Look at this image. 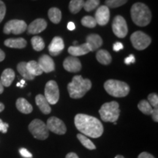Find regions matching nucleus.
<instances>
[{"mask_svg":"<svg viewBox=\"0 0 158 158\" xmlns=\"http://www.w3.org/2000/svg\"><path fill=\"white\" fill-rule=\"evenodd\" d=\"M77 138H78L79 141L81 143L82 145L85 148H86V149L90 150H94L96 149V146L93 143V142L89 139L86 135H83V134H78L77 135Z\"/></svg>","mask_w":158,"mask_h":158,"instance_id":"cd10ccee","label":"nucleus"},{"mask_svg":"<svg viewBox=\"0 0 158 158\" xmlns=\"http://www.w3.org/2000/svg\"><path fill=\"white\" fill-rule=\"evenodd\" d=\"M20 155L22 156L24 158H31L32 157V154L29 152L25 148H21L19 149Z\"/></svg>","mask_w":158,"mask_h":158,"instance_id":"c9c22d12","label":"nucleus"},{"mask_svg":"<svg viewBox=\"0 0 158 158\" xmlns=\"http://www.w3.org/2000/svg\"><path fill=\"white\" fill-rule=\"evenodd\" d=\"M96 23L100 26H105L108 23L110 19V11L107 6L102 5L99 7L95 13Z\"/></svg>","mask_w":158,"mask_h":158,"instance_id":"f8f14e48","label":"nucleus"},{"mask_svg":"<svg viewBox=\"0 0 158 158\" xmlns=\"http://www.w3.org/2000/svg\"><path fill=\"white\" fill-rule=\"evenodd\" d=\"M47 27V22L43 19H37L32 21L29 27H27V31L29 34L36 35L42 32Z\"/></svg>","mask_w":158,"mask_h":158,"instance_id":"2eb2a0df","label":"nucleus"},{"mask_svg":"<svg viewBox=\"0 0 158 158\" xmlns=\"http://www.w3.org/2000/svg\"><path fill=\"white\" fill-rule=\"evenodd\" d=\"M17 70L19 71V73L21 74V76L23 77L24 79L27 80H33L35 78V77L29 73L28 70L27 68V62H20L19 64L17 65Z\"/></svg>","mask_w":158,"mask_h":158,"instance_id":"393cba45","label":"nucleus"},{"mask_svg":"<svg viewBox=\"0 0 158 158\" xmlns=\"http://www.w3.org/2000/svg\"><path fill=\"white\" fill-rule=\"evenodd\" d=\"M133 22L139 27L147 26L151 21L152 13L149 7L141 2L135 3L130 10Z\"/></svg>","mask_w":158,"mask_h":158,"instance_id":"7ed1b4c3","label":"nucleus"},{"mask_svg":"<svg viewBox=\"0 0 158 158\" xmlns=\"http://www.w3.org/2000/svg\"><path fill=\"white\" fill-rule=\"evenodd\" d=\"M3 91H4V86H3L2 84L1 81H0V94L2 93Z\"/></svg>","mask_w":158,"mask_h":158,"instance_id":"49530a36","label":"nucleus"},{"mask_svg":"<svg viewBox=\"0 0 158 158\" xmlns=\"http://www.w3.org/2000/svg\"><path fill=\"white\" fill-rule=\"evenodd\" d=\"M15 78V72L13 70H12L10 68L5 69L3 71L2 74L1 76V82L3 86H6V87H8L13 83V80Z\"/></svg>","mask_w":158,"mask_h":158,"instance_id":"412c9836","label":"nucleus"},{"mask_svg":"<svg viewBox=\"0 0 158 158\" xmlns=\"http://www.w3.org/2000/svg\"><path fill=\"white\" fill-rule=\"evenodd\" d=\"M75 125L83 135L97 138L103 133L104 129L101 122L94 116L78 114L75 116Z\"/></svg>","mask_w":158,"mask_h":158,"instance_id":"f257e3e1","label":"nucleus"},{"mask_svg":"<svg viewBox=\"0 0 158 158\" xmlns=\"http://www.w3.org/2000/svg\"><path fill=\"white\" fill-rule=\"evenodd\" d=\"M64 48V41L60 37H55L48 46V51L51 56H58Z\"/></svg>","mask_w":158,"mask_h":158,"instance_id":"4468645a","label":"nucleus"},{"mask_svg":"<svg viewBox=\"0 0 158 158\" xmlns=\"http://www.w3.org/2000/svg\"><path fill=\"white\" fill-rule=\"evenodd\" d=\"M35 102L37 106H38L40 110H41L43 114H49L51 112V108L50 104L47 101L44 95L43 94H37L35 98Z\"/></svg>","mask_w":158,"mask_h":158,"instance_id":"6ab92c4d","label":"nucleus"},{"mask_svg":"<svg viewBox=\"0 0 158 158\" xmlns=\"http://www.w3.org/2000/svg\"><path fill=\"white\" fill-rule=\"evenodd\" d=\"M152 116L153 120L155 122H158V109L157 108H154L153 110H152Z\"/></svg>","mask_w":158,"mask_h":158,"instance_id":"ea45409f","label":"nucleus"},{"mask_svg":"<svg viewBox=\"0 0 158 158\" xmlns=\"http://www.w3.org/2000/svg\"><path fill=\"white\" fill-rule=\"evenodd\" d=\"M63 66L65 70L71 73H77L81 70L80 60L75 56H69L65 59L63 62Z\"/></svg>","mask_w":158,"mask_h":158,"instance_id":"ddd939ff","label":"nucleus"},{"mask_svg":"<svg viewBox=\"0 0 158 158\" xmlns=\"http://www.w3.org/2000/svg\"><path fill=\"white\" fill-rule=\"evenodd\" d=\"M9 124L7 123L4 122L0 118V132L3 133H6L7 132V129H8Z\"/></svg>","mask_w":158,"mask_h":158,"instance_id":"e433bc0d","label":"nucleus"},{"mask_svg":"<svg viewBox=\"0 0 158 158\" xmlns=\"http://www.w3.org/2000/svg\"><path fill=\"white\" fill-rule=\"evenodd\" d=\"M5 52H4L2 49H0V62H2L4 59H5Z\"/></svg>","mask_w":158,"mask_h":158,"instance_id":"c03bdc74","label":"nucleus"},{"mask_svg":"<svg viewBox=\"0 0 158 158\" xmlns=\"http://www.w3.org/2000/svg\"><path fill=\"white\" fill-rule=\"evenodd\" d=\"M123 48H124V45L122 43H120V42H116L114 43L113 45V49H114V51H119L122 50Z\"/></svg>","mask_w":158,"mask_h":158,"instance_id":"58836bf2","label":"nucleus"},{"mask_svg":"<svg viewBox=\"0 0 158 158\" xmlns=\"http://www.w3.org/2000/svg\"><path fill=\"white\" fill-rule=\"evenodd\" d=\"M127 0H106V6L109 8H116L124 5Z\"/></svg>","mask_w":158,"mask_h":158,"instance_id":"473e14b6","label":"nucleus"},{"mask_svg":"<svg viewBox=\"0 0 158 158\" xmlns=\"http://www.w3.org/2000/svg\"><path fill=\"white\" fill-rule=\"evenodd\" d=\"M81 23L83 26L89 28H94L96 27L97 23L95 19L92 16H85L81 20Z\"/></svg>","mask_w":158,"mask_h":158,"instance_id":"2f4dec72","label":"nucleus"},{"mask_svg":"<svg viewBox=\"0 0 158 158\" xmlns=\"http://www.w3.org/2000/svg\"><path fill=\"white\" fill-rule=\"evenodd\" d=\"M138 158H155L151 154L146 152H141L138 155Z\"/></svg>","mask_w":158,"mask_h":158,"instance_id":"a19ab883","label":"nucleus"},{"mask_svg":"<svg viewBox=\"0 0 158 158\" xmlns=\"http://www.w3.org/2000/svg\"><path fill=\"white\" fill-rule=\"evenodd\" d=\"M38 64L44 73H51L55 70L54 62L52 58L48 55H43L38 59Z\"/></svg>","mask_w":158,"mask_h":158,"instance_id":"dca6fc26","label":"nucleus"},{"mask_svg":"<svg viewBox=\"0 0 158 158\" xmlns=\"http://www.w3.org/2000/svg\"><path fill=\"white\" fill-rule=\"evenodd\" d=\"M84 0H71L69 4L70 11L73 14H76L84 7Z\"/></svg>","mask_w":158,"mask_h":158,"instance_id":"bb28decb","label":"nucleus"},{"mask_svg":"<svg viewBox=\"0 0 158 158\" xmlns=\"http://www.w3.org/2000/svg\"><path fill=\"white\" fill-rule=\"evenodd\" d=\"M45 98L50 105L57 103L59 99V89L56 82L54 81H49L45 85Z\"/></svg>","mask_w":158,"mask_h":158,"instance_id":"1a4fd4ad","label":"nucleus"},{"mask_svg":"<svg viewBox=\"0 0 158 158\" xmlns=\"http://www.w3.org/2000/svg\"><path fill=\"white\" fill-rule=\"evenodd\" d=\"M138 108L142 113L146 114V115H151L152 113L153 108L147 100H143L140 101L138 105Z\"/></svg>","mask_w":158,"mask_h":158,"instance_id":"c756f323","label":"nucleus"},{"mask_svg":"<svg viewBox=\"0 0 158 158\" xmlns=\"http://www.w3.org/2000/svg\"><path fill=\"white\" fill-rule=\"evenodd\" d=\"M101 119L106 122H116L120 114L118 103L116 101H111L104 103L99 110Z\"/></svg>","mask_w":158,"mask_h":158,"instance_id":"39448f33","label":"nucleus"},{"mask_svg":"<svg viewBox=\"0 0 158 158\" xmlns=\"http://www.w3.org/2000/svg\"><path fill=\"white\" fill-rule=\"evenodd\" d=\"M6 13V6L2 1L0 0V23L2 21Z\"/></svg>","mask_w":158,"mask_h":158,"instance_id":"f704fd0d","label":"nucleus"},{"mask_svg":"<svg viewBox=\"0 0 158 158\" xmlns=\"http://www.w3.org/2000/svg\"><path fill=\"white\" fill-rule=\"evenodd\" d=\"M16 108L21 113L29 114L32 112V106L24 98H20L16 101Z\"/></svg>","mask_w":158,"mask_h":158,"instance_id":"4be33fe9","label":"nucleus"},{"mask_svg":"<svg viewBox=\"0 0 158 158\" xmlns=\"http://www.w3.org/2000/svg\"><path fill=\"white\" fill-rule=\"evenodd\" d=\"M27 25L22 20H10L5 23L3 31L5 34L9 35L13 33L14 35L22 34L27 30Z\"/></svg>","mask_w":158,"mask_h":158,"instance_id":"6e6552de","label":"nucleus"},{"mask_svg":"<svg viewBox=\"0 0 158 158\" xmlns=\"http://www.w3.org/2000/svg\"><path fill=\"white\" fill-rule=\"evenodd\" d=\"M100 5V0H87L84 2V8L86 12H91L96 9Z\"/></svg>","mask_w":158,"mask_h":158,"instance_id":"7c9ffc66","label":"nucleus"},{"mask_svg":"<svg viewBox=\"0 0 158 158\" xmlns=\"http://www.w3.org/2000/svg\"><path fill=\"white\" fill-rule=\"evenodd\" d=\"M31 45L35 51H40L45 48V43L43 38L40 36H35L31 40Z\"/></svg>","mask_w":158,"mask_h":158,"instance_id":"c85d7f7f","label":"nucleus"},{"mask_svg":"<svg viewBox=\"0 0 158 158\" xmlns=\"http://www.w3.org/2000/svg\"><path fill=\"white\" fill-rule=\"evenodd\" d=\"M19 83H20V87L23 88V86H24V84H25L24 79H22V80H21V82H19Z\"/></svg>","mask_w":158,"mask_h":158,"instance_id":"a18cd8bd","label":"nucleus"},{"mask_svg":"<svg viewBox=\"0 0 158 158\" xmlns=\"http://www.w3.org/2000/svg\"><path fill=\"white\" fill-rule=\"evenodd\" d=\"M148 102L152 107L157 108L158 106V96L157 94L152 93L148 96Z\"/></svg>","mask_w":158,"mask_h":158,"instance_id":"72a5a7b5","label":"nucleus"},{"mask_svg":"<svg viewBox=\"0 0 158 158\" xmlns=\"http://www.w3.org/2000/svg\"><path fill=\"white\" fill-rule=\"evenodd\" d=\"M48 14L49 19L54 23H59L62 19V13L60 10L56 7H52L49 9Z\"/></svg>","mask_w":158,"mask_h":158,"instance_id":"a878e982","label":"nucleus"},{"mask_svg":"<svg viewBox=\"0 0 158 158\" xmlns=\"http://www.w3.org/2000/svg\"><path fill=\"white\" fill-rule=\"evenodd\" d=\"M130 40L134 48L138 51L147 48L151 43L150 37L141 31H135L130 37Z\"/></svg>","mask_w":158,"mask_h":158,"instance_id":"0eeeda50","label":"nucleus"},{"mask_svg":"<svg viewBox=\"0 0 158 158\" xmlns=\"http://www.w3.org/2000/svg\"><path fill=\"white\" fill-rule=\"evenodd\" d=\"M68 29H69L70 31H73L75 29H76V26H75V23L73 22H72V21H70V22H69L68 23Z\"/></svg>","mask_w":158,"mask_h":158,"instance_id":"79ce46f5","label":"nucleus"},{"mask_svg":"<svg viewBox=\"0 0 158 158\" xmlns=\"http://www.w3.org/2000/svg\"><path fill=\"white\" fill-rule=\"evenodd\" d=\"M5 45L12 48H23L27 46V41L22 37L19 38H10L5 41Z\"/></svg>","mask_w":158,"mask_h":158,"instance_id":"aec40b11","label":"nucleus"},{"mask_svg":"<svg viewBox=\"0 0 158 158\" xmlns=\"http://www.w3.org/2000/svg\"><path fill=\"white\" fill-rule=\"evenodd\" d=\"M86 43L90 48L91 51H96L102 45V40L100 35L91 34L86 37Z\"/></svg>","mask_w":158,"mask_h":158,"instance_id":"a211bd4d","label":"nucleus"},{"mask_svg":"<svg viewBox=\"0 0 158 158\" xmlns=\"http://www.w3.org/2000/svg\"><path fill=\"white\" fill-rule=\"evenodd\" d=\"M91 88L92 82L89 79L83 78L81 76H74L72 79V81L69 83L68 85L69 94L73 99L83 98Z\"/></svg>","mask_w":158,"mask_h":158,"instance_id":"f03ea898","label":"nucleus"},{"mask_svg":"<svg viewBox=\"0 0 158 158\" xmlns=\"http://www.w3.org/2000/svg\"><path fill=\"white\" fill-rule=\"evenodd\" d=\"M4 109H5V106H4L3 103L0 102V113H1L2 111H3Z\"/></svg>","mask_w":158,"mask_h":158,"instance_id":"de8ad7c7","label":"nucleus"},{"mask_svg":"<svg viewBox=\"0 0 158 158\" xmlns=\"http://www.w3.org/2000/svg\"><path fill=\"white\" fill-rule=\"evenodd\" d=\"M104 88L110 95L115 98H124L130 92V86L125 82L110 79L105 83Z\"/></svg>","mask_w":158,"mask_h":158,"instance_id":"20e7f679","label":"nucleus"},{"mask_svg":"<svg viewBox=\"0 0 158 158\" xmlns=\"http://www.w3.org/2000/svg\"><path fill=\"white\" fill-rule=\"evenodd\" d=\"M112 29L114 35L119 38H124L127 35L128 29L125 19L121 15H116L113 20Z\"/></svg>","mask_w":158,"mask_h":158,"instance_id":"9d476101","label":"nucleus"},{"mask_svg":"<svg viewBox=\"0 0 158 158\" xmlns=\"http://www.w3.org/2000/svg\"><path fill=\"white\" fill-rule=\"evenodd\" d=\"M90 51V48L86 43L81 45H78V46H70L68 48L69 54L75 57L83 56V55L88 54Z\"/></svg>","mask_w":158,"mask_h":158,"instance_id":"f3484780","label":"nucleus"},{"mask_svg":"<svg viewBox=\"0 0 158 158\" xmlns=\"http://www.w3.org/2000/svg\"><path fill=\"white\" fill-rule=\"evenodd\" d=\"M65 158H79V157L77 154L74 152H70L66 155V157Z\"/></svg>","mask_w":158,"mask_h":158,"instance_id":"37998d69","label":"nucleus"},{"mask_svg":"<svg viewBox=\"0 0 158 158\" xmlns=\"http://www.w3.org/2000/svg\"><path fill=\"white\" fill-rule=\"evenodd\" d=\"M96 58L100 64L107 65L109 64L112 61V58L109 52L106 50H100L97 52Z\"/></svg>","mask_w":158,"mask_h":158,"instance_id":"5701e85b","label":"nucleus"},{"mask_svg":"<svg viewBox=\"0 0 158 158\" xmlns=\"http://www.w3.org/2000/svg\"><path fill=\"white\" fill-rule=\"evenodd\" d=\"M29 130L32 135L38 140H45L49 135V130L46 124L38 118L31 122L29 125Z\"/></svg>","mask_w":158,"mask_h":158,"instance_id":"423d86ee","label":"nucleus"},{"mask_svg":"<svg viewBox=\"0 0 158 158\" xmlns=\"http://www.w3.org/2000/svg\"><path fill=\"white\" fill-rule=\"evenodd\" d=\"M46 126L48 130L57 135H64L66 133L67 128L64 122L59 118L55 116H51L48 119Z\"/></svg>","mask_w":158,"mask_h":158,"instance_id":"9b49d317","label":"nucleus"},{"mask_svg":"<svg viewBox=\"0 0 158 158\" xmlns=\"http://www.w3.org/2000/svg\"><path fill=\"white\" fill-rule=\"evenodd\" d=\"M27 68L29 73L34 77L40 76L43 73L42 69L40 67L38 62L36 61H30V62H27Z\"/></svg>","mask_w":158,"mask_h":158,"instance_id":"b1692460","label":"nucleus"},{"mask_svg":"<svg viewBox=\"0 0 158 158\" xmlns=\"http://www.w3.org/2000/svg\"><path fill=\"white\" fill-rule=\"evenodd\" d=\"M115 158H124L122 155H116Z\"/></svg>","mask_w":158,"mask_h":158,"instance_id":"09e8293b","label":"nucleus"},{"mask_svg":"<svg viewBox=\"0 0 158 158\" xmlns=\"http://www.w3.org/2000/svg\"><path fill=\"white\" fill-rule=\"evenodd\" d=\"M135 56H134V55L133 54L130 55L129 56L127 57V58L124 59V63L127 65L133 64V63H135Z\"/></svg>","mask_w":158,"mask_h":158,"instance_id":"4c0bfd02","label":"nucleus"}]
</instances>
